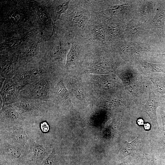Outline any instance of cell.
Here are the masks:
<instances>
[{
    "label": "cell",
    "instance_id": "obj_13",
    "mask_svg": "<svg viewBox=\"0 0 165 165\" xmlns=\"http://www.w3.org/2000/svg\"><path fill=\"white\" fill-rule=\"evenodd\" d=\"M21 114L40 111L46 109V102L34 99L19 97L16 102L12 104Z\"/></svg>",
    "mask_w": 165,
    "mask_h": 165
},
{
    "label": "cell",
    "instance_id": "obj_26",
    "mask_svg": "<svg viewBox=\"0 0 165 165\" xmlns=\"http://www.w3.org/2000/svg\"><path fill=\"white\" fill-rule=\"evenodd\" d=\"M57 152V149L56 148H54L52 151L40 165H54Z\"/></svg>",
    "mask_w": 165,
    "mask_h": 165
},
{
    "label": "cell",
    "instance_id": "obj_17",
    "mask_svg": "<svg viewBox=\"0 0 165 165\" xmlns=\"http://www.w3.org/2000/svg\"><path fill=\"white\" fill-rule=\"evenodd\" d=\"M0 74L1 78L4 79H11L13 77L14 72L11 60L7 57L1 58Z\"/></svg>",
    "mask_w": 165,
    "mask_h": 165
},
{
    "label": "cell",
    "instance_id": "obj_4",
    "mask_svg": "<svg viewBox=\"0 0 165 165\" xmlns=\"http://www.w3.org/2000/svg\"><path fill=\"white\" fill-rule=\"evenodd\" d=\"M107 18L97 12H92L83 37L92 43L107 46L105 22Z\"/></svg>",
    "mask_w": 165,
    "mask_h": 165
},
{
    "label": "cell",
    "instance_id": "obj_24",
    "mask_svg": "<svg viewBox=\"0 0 165 165\" xmlns=\"http://www.w3.org/2000/svg\"><path fill=\"white\" fill-rule=\"evenodd\" d=\"M38 44L36 43L29 48L23 54V59L28 61L35 56L38 52Z\"/></svg>",
    "mask_w": 165,
    "mask_h": 165
},
{
    "label": "cell",
    "instance_id": "obj_2",
    "mask_svg": "<svg viewBox=\"0 0 165 165\" xmlns=\"http://www.w3.org/2000/svg\"><path fill=\"white\" fill-rule=\"evenodd\" d=\"M106 46L92 43L91 49L81 67L84 72L99 75L116 72L119 62L108 53Z\"/></svg>",
    "mask_w": 165,
    "mask_h": 165
},
{
    "label": "cell",
    "instance_id": "obj_5",
    "mask_svg": "<svg viewBox=\"0 0 165 165\" xmlns=\"http://www.w3.org/2000/svg\"><path fill=\"white\" fill-rule=\"evenodd\" d=\"M48 74L26 85L19 91L20 97L47 102L50 98V81Z\"/></svg>",
    "mask_w": 165,
    "mask_h": 165
},
{
    "label": "cell",
    "instance_id": "obj_34",
    "mask_svg": "<svg viewBox=\"0 0 165 165\" xmlns=\"http://www.w3.org/2000/svg\"><path fill=\"white\" fill-rule=\"evenodd\" d=\"M0 165H6V163L4 160L0 159Z\"/></svg>",
    "mask_w": 165,
    "mask_h": 165
},
{
    "label": "cell",
    "instance_id": "obj_31",
    "mask_svg": "<svg viewBox=\"0 0 165 165\" xmlns=\"http://www.w3.org/2000/svg\"><path fill=\"white\" fill-rule=\"evenodd\" d=\"M161 100L160 107L165 109V94L160 96Z\"/></svg>",
    "mask_w": 165,
    "mask_h": 165
},
{
    "label": "cell",
    "instance_id": "obj_21",
    "mask_svg": "<svg viewBox=\"0 0 165 165\" xmlns=\"http://www.w3.org/2000/svg\"><path fill=\"white\" fill-rule=\"evenodd\" d=\"M149 80L152 82L156 91L161 95L165 94V75L150 76Z\"/></svg>",
    "mask_w": 165,
    "mask_h": 165
},
{
    "label": "cell",
    "instance_id": "obj_9",
    "mask_svg": "<svg viewBox=\"0 0 165 165\" xmlns=\"http://www.w3.org/2000/svg\"><path fill=\"white\" fill-rule=\"evenodd\" d=\"M2 82L0 95L2 107L17 102L19 97V90L13 79H5Z\"/></svg>",
    "mask_w": 165,
    "mask_h": 165
},
{
    "label": "cell",
    "instance_id": "obj_3",
    "mask_svg": "<svg viewBox=\"0 0 165 165\" xmlns=\"http://www.w3.org/2000/svg\"><path fill=\"white\" fill-rule=\"evenodd\" d=\"M92 44L85 38L76 35L73 38L66 56L65 67L67 69L81 67Z\"/></svg>",
    "mask_w": 165,
    "mask_h": 165
},
{
    "label": "cell",
    "instance_id": "obj_12",
    "mask_svg": "<svg viewBox=\"0 0 165 165\" xmlns=\"http://www.w3.org/2000/svg\"><path fill=\"white\" fill-rule=\"evenodd\" d=\"M18 111L11 104L2 107L0 110L1 124L3 127L19 126L22 120V117Z\"/></svg>",
    "mask_w": 165,
    "mask_h": 165
},
{
    "label": "cell",
    "instance_id": "obj_7",
    "mask_svg": "<svg viewBox=\"0 0 165 165\" xmlns=\"http://www.w3.org/2000/svg\"><path fill=\"white\" fill-rule=\"evenodd\" d=\"M48 71L44 67L31 68L14 74L12 79L19 90L26 85L47 74Z\"/></svg>",
    "mask_w": 165,
    "mask_h": 165
},
{
    "label": "cell",
    "instance_id": "obj_27",
    "mask_svg": "<svg viewBox=\"0 0 165 165\" xmlns=\"http://www.w3.org/2000/svg\"><path fill=\"white\" fill-rule=\"evenodd\" d=\"M119 49L122 53L127 55H132L136 51L134 46L130 44H124L121 46Z\"/></svg>",
    "mask_w": 165,
    "mask_h": 165
},
{
    "label": "cell",
    "instance_id": "obj_29",
    "mask_svg": "<svg viewBox=\"0 0 165 165\" xmlns=\"http://www.w3.org/2000/svg\"><path fill=\"white\" fill-rule=\"evenodd\" d=\"M160 113L163 125V129L161 132L162 140L165 146V112L164 109L161 107L160 108Z\"/></svg>",
    "mask_w": 165,
    "mask_h": 165
},
{
    "label": "cell",
    "instance_id": "obj_19",
    "mask_svg": "<svg viewBox=\"0 0 165 165\" xmlns=\"http://www.w3.org/2000/svg\"><path fill=\"white\" fill-rule=\"evenodd\" d=\"M125 147L122 153L124 157L128 156H134L136 155L139 150L141 144V135H138L133 140L130 142L126 141Z\"/></svg>",
    "mask_w": 165,
    "mask_h": 165
},
{
    "label": "cell",
    "instance_id": "obj_32",
    "mask_svg": "<svg viewBox=\"0 0 165 165\" xmlns=\"http://www.w3.org/2000/svg\"><path fill=\"white\" fill-rule=\"evenodd\" d=\"M144 128L146 130H149L150 129V125L149 123H147L144 124Z\"/></svg>",
    "mask_w": 165,
    "mask_h": 165
},
{
    "label": "cell",
    "instance_id": "obj_18",
    "mask_svg": "<svg viewBox=\"0 0 165 165\" xmlns=\"http://www.w3.org/2000/svg\"><path fill=\"white\" fill-rule=\"evenodd\" d=\"M165 22V11L163 10H160L157 13L152 20L154 27L160 38L165 36L164 31Z\"/></svg>",
    "mask_w": 165,
    "mask_h": 165
},
{
    "label": "cell",
    "instance_id": "obj_28",
    "mask_svg": "<svg viewBox=\"0 0 165 165\" xmlns=\"http://www.w3.org/2000/svg\"><path fill=\"white\" fill-rule=\"evenodd\" d=\"M37 8V14L39 18L42 22L46 21L49 17L46 9L40 6H38Z\"/></svg>",
    "mask_w": 165,
    "mask_h": 165
},
{
    "label": "cell",
    "instance_id": "obj_35",
    "mask_svg": "<svg viewBox=\"0 0 165 165\" xmlns=\"http://www.w3.org/2000/svg\"><path fill=\"white\" fill-rule=\"evenodd\" d=\"M152 56H163L164 58V60H165V53L161 54H155L154 55H152Z\"/></svg>",
    "mask_w": 165,
    "mask_h": 165
},
{
    "label": "cell",
    "instance_id": "obj_1",
    "mask_svg": "<svg viewBox=\"0 0 165 165\" xmlns=\"http://www.w3.org/2000/svg\"><path fill=\"white\" fill-rule=\"evenodd\" d=\"M92 13L90 0H72L63 18L60 20L72 35L83 37Z\"/></svg>",
    "mask_w": 165,
    "mask_h": 165
},
{
    "label": "cell",
    "instance_id": "obj_16",
    "mask_svg": "<svg viewBox=\"0 0 165 165\" xmlns=\"http://www.w3.org/2000/svg\"><path fill=\"white\" fill-rule=\"evenodd\" d=\"M71 0L57 1L53 8L52 18L54 22L53 31L51 37L54 32L55 24L57 20H60V16L64 13L68 9Z\"/></svg>",
    "mask_w": 165,
    "mask_h": 165
},
{
    "label": "cell",
    "instance_id": "obj_23",
    "mask_svg": "<svg viewBox=\"0 0 165 165\" xmlns=\"http://www.w3.org/2000/svg\"><path fill=\"white\" fill-rule=\"evenodd\" d=\"M145 68L150 73H163L165 74V64H159L143 62Z\"/></svg>",
    "mask_w": 165,
    "mask_h": 165
},
{
    "label": "cell",
    "instance_id": "obj_30",
    "mask_svg": "<svg viewBox=\"0 0 165 165\" xmlns=\"http://www.w3.org/2000/svg\"><path fill=\"white\" fill-rule=\"evenodd\" d=\"M40 128L42 132L44 133H47L50 130L49 125L46 121L42 122L41 123Z\"/></svg>",
    "mask_w": 165,
    "mask_h": 165
},
{
    "label": "cell",
    "instance_id": "obj_36",
    "mask_svg": "<svg viewBox=\"0 0 165 165\" xmlns=\"http://www.w3.org/2000/svg\"><path fill=\"white\" fill-rule=\"evenodd\" d=\"M120 165H130L127 164H126V163H122Z\"/></svg>",
    "mask_w": 165,
    "mask_h": 165
},
{
    "label": "cell",
    "instance_id": "obj_11",
    "mask_svg": "<svg viewBox=\"0 0 165 165\" xmlns=\"http://www.w3.org/2000/svg\"><path fill=\"white\" fill-rule=\"evenodd\" d=\"M149 88L148 98L146 104L142 107V109L149 117L153 127L160 131L158 123L156 114L157 108L161 105L160 97L154 93L151 86Z\"/></svg>",
    "mask_w": 165,
    "mask_h": 165
},
{
    "label": "cell",
    "instance_id": "obj_6",
    "mask_svg": "<svg viewBox=\"0 0 165 165\" xmlns=\"http://www.w3.org/2000/svg\"><path fill=\"white\" fill-rule=\"evenodd\" d=\"M23 147L13 145L0 139L1 159L7 163L18 165L28 160V153Z\"/></svg>",
    "mask_w": 165,
    "mask_h": 165
},
{
    "label": "cell",
    "instance_id": "obj_20",
    "mask_svg": "<svg viewBox=\"0 0 165 165\" xmlns=\"http://www.w3.org/2000/svg\"><path fill=\"white\" fill-rule=\"evenodd\" d=\"M95 82L98 87L104 90H109L113 89L116 85L115 80L106 76H98Z\"/></svg>",
    "mask_w": 165,
    "mask_h": 165
},
{
    "label": "cell",
    "instance_id": "obj_22",
    "mask_svg": "<svg viewBox=\"0 0 165 165\" xmlns=\"http://www.w3.org/2000/svg\"><path fill=\"white\" fill-rule=\"evenodd\" d=\"M55 90L58 97L61 100L68 102L70 98L68 89L62 80H59L55 85Z\"/></svg>",
    "mask_w": 165,
    "mask_h": 165
},
{
    "label": "cell",
    "instance_id": "obj_8",
    "mask_svg": "<svg viewBox=\"0 0 165 165\" xmlns=\"http://www.w3.org/2000/svg\"><path fill=\"white\" fill-rule=\"evenodd\" d=\"M116 74L121 80L126 90L132 98H138L137 90L141 87L142 83L140 80L141 76L136 73L130 70H116Z\"/></svg>",
    "mask_w": 165,
    "mask_h": 165
},
{
    "label": "cell",
    "instance_id": "obj_14",
    "mask_svg": "<svg viewBox=\"0 0 165 165\" xmlns=\"http://www.w3.org/2000/svg\"><path fill=\"white\" fill-rule=\"evenodd\" d=\"M72 39L64 42V40L61 38L57 39L50 52V57L52 61L58 63H63L67 50L70 49Z\"/></svg>",
    "mask_w": 165,
    "mask_h": 165
},
{
    "label": "cell",
    "instance_id": "obj_10",
    "mask_svg": "<svg viewBox=\"0 0 165 165\" xmlns=\"http://www.w3.org/2000/svg\"><path fill=\"white\" fill-rule=\"evenodd\" d=\"M1 135L7 140L24 148L28 138L23 128L20 126L1 127Z\"/></svg>",
    "mask_w": 165,
    "mask_h": 165
},
{
    "label": "cell",
    "instance_id": "obj_25",
    "mask_svg": "<svg viewBox=\"0 0 165 165\" xmlns=\"http://www.w3.org/2000/svg\"><path fill=\"white\" fill-rule=\"evenodd\" d=\"M72 87L73 92L76 97L79 100H84L85 93L82 88L77 84H72Z\"/></svg>",
    "mask_w": 165,
    "mask_h": 165
},
{
    "label": "cell",
    "instance_id": "obj_33",
    "mask_svg": "<svg viewBox=\"0 0 165 165\" xmlns=\"http://www.w3.org/2000/svg\"><path fill=\"white\" fill-rule=\"evenodd\" d=\"M137 123L139 125H142L144 123V120L141 119H139L137 120Z\"/></svg>",
    "mask_w": 165,
    "mask_h": 165
},
{
    "label": "cell",
    "instance_id": "obj_15",
    "mask_svg": "<svg viewBox=\"0 0 165 165\" xmlns=\"http://www.w3.org/2000/svg\"><path fill=\"white\" fill-rule=\"evenodd\" d=\"M48 149L46 147L32 142L28 153V161L35 165H40L48 156Z\"/></svg>",
    "mask_w": 165,
    "mask_h": 165
}]
</instances>
